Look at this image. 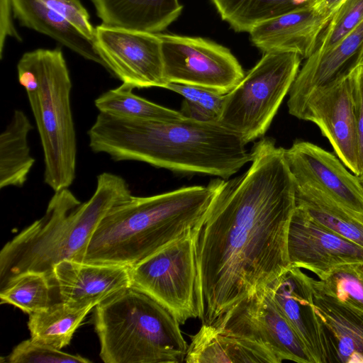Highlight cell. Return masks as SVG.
<instances>
[{"instance_id":"obj_1","label":"cell","mask_w":363,"mask_h":363,"mask_svg":"<svg viewBox=\"0 0 363 363\" xmlns=\"http://www.w3.org/2000/svg\"><path fill=\"white\" fill-rule=\"evenodd\" d=\"M250 152L245 172L213 179L214 196L193 231L205 307L203 324H211L291 266L287 236L296 184L284 148L263 138Z\"/></svg>"},{"instance_id":"obj_2","label":"cell","mask_w":363,"mask_h":363,"mask_svg":"<svg viewBox=\"0 0 363 363\" xmlns=\"http://www.w3.org/2000/svg\"><path fill=\"white\" fill-rule=\"evenodd\" d=\"M87 134L96 153L186 174L226 179L251 160L242 138L218 121L128 119L100 112Z\"/></svg>"},{"instance_id":"obj_3","label":"cell","mask_w":363,"mask_h":363,"mask_svg":"<svg viewBox=\"0 0 363 363\" xmlns=\"http://www.w3.org/2000/svg\"><path fill=\"white\" fill-rule=\"evenodd\" d=\"M131 196L126 181L110 172L98 175L94 193L84 203L69 189L55 192L44 216L2 247L0 289L25 272L43 273L52 280L53 269L60 262H84L101 221Z\"/></svg>"},{"instance_id":"obj_4","label":"cell","mask_w":363,"mask_h":363,"mask_svg":"<svg viewBox=\"0 0 363 363\" xmlns=\"http://www.w3.org/2000/svg\"><path fill=\"white\" fill-rule=\"evenodd\" d=\"M215 183L150 196L113 207L98 225L84 262L131 267L193 231L204 218Z\"/></svg>"},{"instance_id":"obj_5","label":"cell","mask_w":363,"mask_h":363,"mask_svg":"<svg viewBox=\"0 0 363 363\" xmlns=\"http://www.w3.org/2000/svg\"><path fill=\"white\" fill-rule=\"evenodd\" d=\"M94 320L105 363H179L188 350L175 316L130 286L96 305Z\"/></svg>"},{"instance_id":"obj_6","label":"cell","mask_w":363,"mask_h":363,"mask_svg":"<svg viewBox=\"0 0 363 363\" xmlns=\"http://www.w3.org/2000/svg\"><path fill=\"white\" fill-rule=\"evenodd\" d=\"M39 133L44 182L55 192L68 189L76 174L77 141L70 95L72 82L60 49L26 52L17 65Z\"/></svg>"},{"instance_id":"obj_7","label":"cell","mask_w":363,"mask_h":363,"mask_svg":"<svg viewBox=\"0 0 363 363\" xmlns=\"http://www.w3.org/2000/svg\"><path fill=\"white\" fill-rule=\"evenodd\" d=\"M302 59L295 52L264 53L225 94L218 121L246 145L263 136L289 92Z\"/></svg>"},{"instance_id":"obj_8","label":"cell","mask_w":363,"mask_h":363,"mask_svg":"<svg viewBox=\"0 0 363 363\" xmlns=\"http://www.w3.org/2000/svg\"><path fill=\"white\" fill-rule=\"evenodd\" d=\"M193 231L130 267L131 286L164 306L180 324L204 316Z\"/></svg>"},{"instance_id":"obj_9","label":"cell","mask_w":363,"mask_h":363,"mask_svg":"<svg viewBox=\"0 0 363 363\" xmlns=\"http://www.w3.org/2000/svg\"><path fill=\"white\" fill-rule=\"evenodd\" d=\"M209 325L221 333L262 345L280 362L315 363L266 286L236 303Z\"/></svg>"},{"instance_id":"obj_10","label":"cell","mask_w":363,"mask_h":363,"mask_svg":"<svg viewBox=\"0 0 363 363\" xmlns=\"http://www.w3.org/2000/svg\"><path fill=\"white\" fill-rule=\"evenodd\" d=\"M158 34L167 83L194 85L225 94L245 76L236 57L219 44L199 37Z\"/></svg>"},{"instance_id":"obj_11","label":"cell","mask_w":363,"mask_h":363,"mask_svg":"<svg viewBox=\"0 0 363 363\" xmlns=\"http://www.w3.org/2000/svg\"><path fill=\"white\" fill-rule=\"evenodd\" d=\"M293 116L317 125L340 161L359 176L358 130L347 70L311 91Z\"/></svg>"},{"instance_id":"obj_12","label":"cell","mask_w":363,"mask_h":363,"mask_svg":"<svg viewBox=\"0 0 363 363\" xmlns=\"http://www.w3.org/2000/svg\"><path fill=\"white\" fill-rule=\"evenodd\" d=\"M96 45L105 68L134 88H165L162 43L158 33L101 24Z\"/></svg>"},{"instance_id":"obj_13","label":"cell","mask_w":363,"mask_h":363,"mask_svg":"<svg viewBox=\"0 0 363 363\" xmlns=\"http://www.w3.org/2000/svg\"><path fill=\"white\" fill-rule=\"evenodd\" d=\"M291 266L326 279L345 266L363 263V247L313 220L296 206L287 236Z\"/></svg>"},{"instance_id":"obj_14","label":"cell","mask_w":363,"mask_h":363,"mask_svg":"<svg viewBox=\"0 0 363 363\" xmlns=\"http://www.w3.org/2000/svg\"><path fill=\"white\" fill-rule=\"evenodd\" d=\"M20 23L48 35L85 59L105 67L95 41V28L79 0H11Z\"/></svg>"},{"instance_id":"obj_15","label":"cell","mask_w":363,"mask_h":363,"mask_svg":"<svg viewBox=\"0 0 363 363\" xmlns=\"http://www.w3.org/2000/svg\"><path fill=\"white\" fill-rule=\"evenodd\" d=\"M284 157L296 186L319 190L345 208L363 216V188L333 153L307 141L297 140Z\"/></svg>"},{"instance_id":"obj_16","label":"cell","mask_w":363,"mask_h":363,"mask_svg":"<svg viewBox=\"0 0 363 363\" xmlns=\"http://www.w3.org/2000/svg\"><path fill=\"white\" fill-rule=\"evenodd\" d=\"M313 279L301 269L290 266L266 287L314 362L331 363L333 357L329 340L314 303Z\"/></svg>"},{"instance_id":"obj_17","label":"cell","mask_w":363,"mask_h":363,"mask_svg":"<svg viewBox=\"0 0 363 363\" xmlns=\"http://www.w3.org/2000/svg\"><path fill=\"white\" fill-rule=\"evenodd\" d=\"M52 284L60 301L80 307H95L131 286L130 267L64 260L55 266Z\"/></svg>"},{"instance_id":"obj_18","label":"cell","mask_w":363,"mask_h":363,"mask_svg":"<svg viewBox=\"0 0 363 363\" xmlns=\"http://www.w3.org/2000/svg\"><path fill=\"white\" fill-rule=\"evenodd\" d=\"M327 24L308 5L259 23L250 37L264 53L295 52L307 59Z\"/></svg>"},{"instance_id":"obj_19","label":"cell","mask_w":363,"mask_h":363,"mask_svg":"<svg viewBox=\"0 0 363 363\" xmlns=\"http://www.w3.org/2000/svg\"><path fill=\"white\" fill-rule=\"evenodd\" d=\"M362 45L363 21L333 47L306 59L289 92V113L293 115L313 89L346 72Z\"/></svg>"},{"instance_id":"obj_20","label":"cell","mask_w":363,"mask_h":363,"mask_svg":"<svg viewBox=\"0 0 363 363\" xmlns=\"http://www.w3.org/2000/svg\"><path fill=\"white\" fill-rule=\"evenodd\" d=\"M314 303L325 327L333 362L363 363V312L315 291Z\"/></svg>"},{"instance_id":"obj_21","label":"cell","mask_w":363,"mask_h":363,"mask_svg":"<svg viewBox=\"0 0 363 363\" xmlns=\"http://www.w3.org/2000/svg\"><path fill=\"white\" fill-rule=\"evenodd\" d=\"M103 24L159 33L180 15L179 0H92Z\"/></svg>"},{"instance_id":"obj_22","label":"cell","mask_w":363,"mask_h":363,"mask_svg":"<svg viewBox=\"0 0 363 363\" xmlns=\"http://www.w3.org/2000/svg\"><path fill=\"white\" fill-rule=\"evenodd\" d=\"M184 362L189 363L267 362L281 363L262 345L247 339L221 333L203 324L191 337Z\"/></svg>"},{"instance_id":"obj_23","label":"cell","mask_w":363,"mask_h":363,"mask_svg":"<svg viewBox=\"0 0 363 363\" xmlns=\"http://www.w3.org/2000/svg\"><path fill=\"white\" fill-rule=\"evenodd\" d=\"M33 128L26 113L15 110L0 135V188L22 187L35 159L30 155L28 136Z\"/></svg>"},{"instance_id":"obj_24","label":"cell","mask_w":363,"mask_h":363,"mask_svg":"<svg viewBox=\"0 0 363 363\" xmlns=\"http://www.w3.org/2000/svg\"><path fill=\"white\" fill-rule=\"evenodd\" d=\"M296 206L318 223L363 247V216L307 186H296Z\"/></svg>"},{"instance_id":"obj_25","label":"cell","mask_w":363,"mask_h":363,"mask_svg":"<svg viewBox=\"0 0 363 363\" xmlns=\"http://www.w3.org/2000/svg\"><path fill=\"white\" fill-rule=\"evenodd\" d=\"M94 307H80L64 301L29 314L28 328L30 339L62 350L69 345L74 333Z\"/></svg>"},{"instance_id":"obj_26","label":"cell","mask_w":363,"mask_h":363,"mask_svg":"<svg viewBox=\"0 0 363 363\" xmlns=\"http://www.w3.org/2000/svg\"><path fill=\"white\" fill-rule=\"evenodd\" d=\"M133 89V86L123 83L97 97L94 101L95 106L101 113L123 118L177 121L186 118L180 111L135 94Z\"/></svg>"},{"instance_id":"obj_27","label":"cell","mask_w":363,"mask_h":363,"mask_svg":"<svg viewBox=\"0 0 363 363\" xmlns=\"http://www.w3.org/2000/svg\"><path fill=\"white\" fill-rule=\"evenodd\" d=\"M222 19L237 32H250L259 23L299 9L311 0H211Z\"/></svg>"},{"instance_id":"obj_28","label":"cell","mask_w":363,"mask_h":363,"mask_svg":"<svg viewBox=\"0 0 363 363\" xmlns=\"http://www.w3.org/2000/svg\"><path fill=\"white\" fill-rule=\"evenodd\" d=\"M0 289L1 303L12 305L28 314L43 310L54 303L52 281L43 273L21 274Z\"/></svg>"},{"instance_id":"obj_29","label":"cell","mask_w":363,"mask_h":363,"mask_svg":"<svg viewBox=\"0 0 363 363\" xmlns=\"http://www.w3.org/2000/svg\"><path fill=\"white\" fill-rule=\"evenodd\" d=\"M313 284L315 292L363 312V263L337 269L325 280L314 279Z\"/></svg>"},{"instance_id":"obj_30","label":"cell","mask_w":363,"mask_h":363,"mask_svg":"<svg viewBox=\"0 0 363 363\" xmlns=\"http://www.w3.org/2000/svg\"><path fill=\"white\" fill-rule=\"evenodd\" d=\"M363 21V0H345L320 34L312 55L333 47Z\"/></svg>"},{"instance_id":"obj_31","label":"cell","mask_w":363,"mask_h":363,"mask_svg":"<svg viewBox=\"0 0 363 363\" xmlns=\"http://www.w3.org/2000/svg\"><path fill=\"white\" fill-rule=\"evenodd\" d=\"M10 363H89L91 361L79 354H72L62 350L37 342L32 339L17 345L6 357Z\"/></svg>"},{"instance_id":"obj_32","label":"cell","mask_w":363,"mask_h":363,"mask_svg":"<svg viewBox=\"0 0 363 363\" xmlns=\"http://www.w3.org/2000/svg\"><path fill=\"white\" fill-rule=\"evenodd\" d=\"M164 89L178 93L186 100L207 110L218 119L225 94L201 86L177 83H168Z\"/></svg>"},{"instance_id":"obj_33","label":"cell","mask_w":363,"mask_h":363,"mask_svg":"<svg viewBox=\"0 0 363 363\" xmlns=\"http://www.w3.org/2000/svg\"><path fill=\"white\" fill-rule=\"evenodd\" d=\"M352 84L355 116L359 138V176L363 174V64L347 69ZM358 176V177H359Z\"/></svg>"},{"instance_id":"obj_34","label":"cell","mask_w":363,"mask_h":363,"mask_svg":"<svg viewBox=\"0 0 363 363\" xmlns=\"http://www.w3.org/2000/svg\"><path fill=\"white\" fill-rule=\"evenodd\" d=\"M345 0H311L308 6L328 25Z\"/></svg>"},{"instance_id":"obj_35","label":"cell","mask_w":363,"mask_h":363,"mask_svg":"<svg viewBox=\"0 0 363 363\" xmlns=\"http://www.w3.org/2000/svg\"><path fill=\"white\" fill-rule=\"evenodd\" d=\"M183 116L199 121H218L217 118L207 110L184 99L181 111Z\"/></svg>"},{"instance_id":"obj_36","label":"cell","mask_w":363,"mask_h":363,"mask_svg":"<svg viewBox=\"0 0 363 363\" xmlns=\"http://www.w3.org/2000/svg\"><path fill=\"white\" fill-rule=\"evenodd\" d=\"M358 64H363V45L362 47V48L360 49L357 56L356 57L354 61L353 62L352 65H351L353 66L354 65H358Z\"/></svg>"},{"instance_id":"obj_37","label":"cell","mask_w":363,"mask_h":363,"mask_svg":"<svg viewBox=\"0 0 363 363\" xmlns=\"http://www.w3.org/2000/svg\"><path fill=\"white\" fill-rule=\"evenodd\" d=\"M359 178L360 182L362 184V188H363V174H361L360 176H359Z\"/></svg>"}]
</instances>
